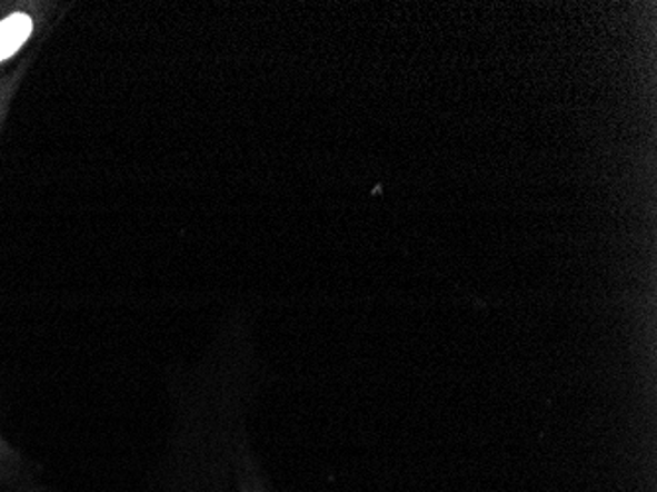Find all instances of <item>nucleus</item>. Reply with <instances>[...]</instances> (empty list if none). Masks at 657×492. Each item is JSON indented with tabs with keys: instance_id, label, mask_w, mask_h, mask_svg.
Masks as SVG:
<instances>
[{
	"instance_id": "1",
	"label": "nucleus",
	"mask_w": 657,
	"mask_h": 492,
	"mask_svg": "<svg viewBox=\"0 0 657 492\" xmlns=\"http://www.w3.org/2000/svg\"><path fill=\"white\" fill-rule=\"evenodd\" d=\"M32 35V20L27 14H12L0 22V61L10 58Z\"/></svg>"
}]
</instances>
